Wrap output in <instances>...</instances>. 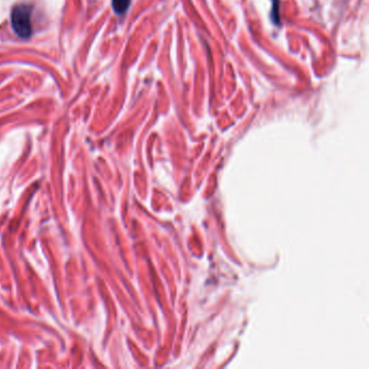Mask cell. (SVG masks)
Returning <instances> with one entry per match:
<instances>
[{
	"mask_svg": "<svg viewBox=\"0 0 369 369\" xmlns=\"http://www.w3.org/2000/svg\"><path fill=\"white\" fill-rule=\"evenodd\" d=\"M32 12L33 8L30 4H18L11 11V26L17 35L27 39L32 36Z\"/></svg>",
	"mask_w": 369,
	"mask_h": 369,
	"instance_id": "1",
	"label": "cell"
},
{
	"mask_svg": "<svg viewBox=\"0 0 369 369\" xmlns=\"http://www.w3.org/2000/svg\"><path fill=\"white\" fill-rule=\"evenodd\" d=\"M131 0H113V8L114 11L118 16H123V13H126L127 10L130 7Z\"/></svg>",
	"mask_w": 369,
	"mask_h": 369,
	"instance_id": "2",
	"label": "cell"
}]
</instances>
